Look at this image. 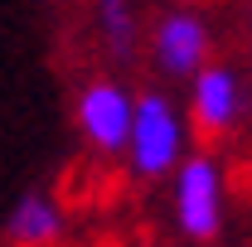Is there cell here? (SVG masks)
<instances>
[{
  "mask_svg": "<svg viewBox=\"0 0 252 247\" xmlns=\"http://www.w3.org/2000/svg\"><path fill=\"white\" fill-rule=\"evenodd\" d=\"M126 151L131 165L141 175H165L180 160V117L160 93H146L141 102H131V131H126Z\"/></svg>",
  "mask_w": 252,
  "mask_h": 247,
  "instance_id": "6da1fadb",
  "label": "cell"
},
{
  "mask_svg": "<svg viewBox=\"0 0 252 247\" xmlns=\"http://www.w3.org/2000/svg\"><path fill=\"white\" fill-rule=\"evenodd\" d=\"M175 209H180V228L189 238L219 233V170H214V160H204V155L185 160L180 185H175Z\"/></svg>",
  "mask_w": 252,
  "mask_h": 247,
  "instance_id": "7a4b0ae2",
  "label": "cell"
},
{
  "mask_svg": "<svg viewBox=\"0 0 252 247\" xmlns=\"http://www.w3.org/2000/svg\"><path fill=\"white\" fill-rule=\"evenodd\" d=\"M78 126L83 136L102 146V151H122L126 131H131V97L117 88V83H93L83 102H78Z\"/></svg>",
  "mask_w": 252,
  "mask_h": 247,
  "instance_id": "3957f363",
  "label": "cell"
},
{
  "mask_svg": "<svg viewBox=\"0 0 252 247\" xmlns=\"http://www.w3.org/2000/svg\"><path fill=\"white\" fill-rule=\"evenodd\" d=\"M204 49H209V34H204V25H199L194 15H170L156 30V59H160V68L175 73V78L199 73Z\"/></svg>",
  "mask_w": 252,
  "mask_h": 247,
  "instance_id": "277c9868",
  "label": "cell"
},
{
  "mask_svg": "<svg viewBox=\"0 0 252 247\" xmlns=\"http://www.w3.org/2000/svg\"><path fill=\"white\" fill-rule=\"evenodd\" d=\"M238 78L228 73V68H204L199 78H194V122L204 126L209 136H219L228 126L238 122V112H243V102H238Z\"/></svg>",
  "mask_w": 252,
  "mask_h": 247,
  "instance_id": "5b68a950",
  "label": "cell"
},
{
  "mask_svg": "<svg viewBox=\"0 0 252 247\" xmlns=\"http://www.w3.org/2000/svg\"><path fill=\"white\" fill-rule=\"evenodd\" d=\"M59 228H63V218H59V209H54L44 194H25V199L15 204V214H10V238H15L20 247L54 243Z\"/></svg>",
  "mask_w": 252,
  "mask_h": 247,
  "instance_id": "8992f818",
  "label": "cell"
},
{
  "mask_svg": "<svg viewBox=\"0 0 252 247\" xmlns=\"http://www.w3.org/2000/svg\"><path fill=\"white\" fill-rule=\"evenodd\" d=\"M97 15H102V30L112 39V49L117 54H131V5L126 0H97Z\"/></svg>",
  "mask_w": 252,
  "mask_h": 247,
  "instance_id": "52a82bcc",
  "label": "cell"
}]
</instances>
